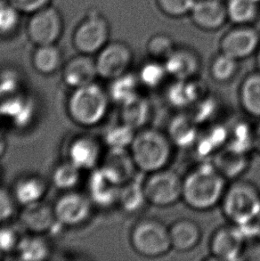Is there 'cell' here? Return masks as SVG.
Returning <instances> with one entry per match:
<instances>
[{
    "label": "cell",
    "mask_w": 260,
    "mask_h": 261,
    "mask_svg": "<svg viewBox=\"0 0 260 261\" xmlns=\"http://www.w3.org/2000/svg\"><path fill=\"white\" fill-rule=\"evenodd\" d=\"M15 253L21 260H45L51 255V246L43 234L31 233L21 238Z\"/></svg>",
    "instance_id": "83f0119b"
},
{
    "label": "cell",
    "mask_w": 260,
    "mask_h": 261,
    "mask_svg": "<svg viewBox=\"0 0 260 261\" xmlns=\"http://www.w3.org/2000/svg\"><path fill=\"white\" fill-rule=\"evenodd\" d=\"M227 182L211 161L203 162L183 176L182 201L195 212L211 211L221 203Z\"/></svg>",
    "instance_id": "7a4b0ae2"
},
{
    "label": "cell",
    "mask_w": 260,
    "mask_h": 261,
    "mask_svg": "<svg viewBox=\"0 0 260 261\" xmlns=\"http://www.w3.org/2000/svg\"><path fill=\"white\" fill-rule=\"evenodd\" d=\"M98 72L95 61L88 55L81 54L67 62L63 70V81L69 88H81L95 82Z\"/></svg>",
    "instance_id": "d6986e66"
},
{
    "label": "cell",
    "mask_w": 260,
    "mask_h": 261,
    "mask_svg": "<svg viewBox=\"0 0 260 261\" xmlns=\"http://www.w3.org/2000/svg\"><path fill=\"white\" fill-rule=\"evenodd\" d=\"M176 45L171 37L160 33L152 36L148 40L146 51L148 56L153 60L164 61L176 49Z\"/></svg>",
    "instance_id": "d590c367"
},
{
    "label": "cell",
    "mask_w": 260,
    "mask_h": 261,
    "mask_svg": "<svg viewBox=\"0 0 260 261\" xmlns=\"http://www.w3.org/2000/svg\"><path fill=\"white\" fill-rule=\"evenodd\" d=\"M56 219L61 226H81L91 218L95 205L88 194L67 191L53 205Z\"/></svg>",
    "instance_id": "ba28073f"
},
{
    "label": "cell",
    "mask_w": 260,
    "mask_h": 261,
    "mask_svg": "<svg viewBox=\"0 0 260 261\" xmlns=\"http://www.w3.org/2000/svg\"><path fill=\"white\" fill-rule=\"evenodd\" d=\"M7 148V138L5 137V135L3 133L0 132V158H2Z\"/></svg>",
    "instance_id": "f6af8a7d"
},
{
    "label": "cell",
    "mask_w": 260,
    "mask_h": 261,
    "mask_svg": "<svg viewBox=\"0 0 260 261\" xmlns=\"http://www.w3.org/2000/svg\"><path fill=\"white\" fill-rule=\"evenodd\" d=\"M175 148L166 132L148 126L137 131L129 151L139 172L149 174L169 168Z\"/></svg>",
    "instance_id": "3957f363"
},
{
    "label": "cell",
    "mask_w": 260,
    "mask_h": 261,
    "mask_svg": "<svg viewBox=\"0 0 260 261\" xmlns=\"http://www.w3.org/2000/svg\"><path fill=\"white\" fill-rule=\"evenodd\" d=\"M200 126L191 114L177 113L169 121L167 134L175 147H194L200 135Z\"/></svg>",
    "instance_id": "7402d4cb"
},
{
    "label": "cell",
    "mask_w": 260,
    "mask_h": 261,
    "mask_svg": "<svg viewBox=\"0 0 260 261\" xmlns=\"http://www.w3.org/2000/svg\"><path fill=\"white\" fill-rule=\"evenodd\" d=\"M62 61V53L56 45L37 46L32 56L33 67L42 75H51L57 72Z\"/></svg>",
    "instance_id": "f1b7e54d"
},
{
    "label": "cell",
    "mask_w": 260,
    "mask_h": 261,
    "mask_svg": "<svg viewBox=\"0 0 260 261\" xmlns=\"http://www.w3.org/2000/svg\"><path fill=\"white\" fill-rule=\"evenodd\" d=\"M120 107V121L138 131L149 126L153 114L152 105L149 99L139 95Z\"/></svg>",
    "instance_id": "603a6c76"
},
{
    "label": "cell",
    "mask_w": 260,
    "mask_h": 261,
    "mask_svg": "<svg viewBox=\"0 0 260 261\" xmlns=\"http://www.w3.org/2000/svg\"><path fill=\"white\" fill-rule=\"evenodd\" d=\"M0 177H1V172H0Z\"/></svg>",
    "instance_id": "f907efd6"
},
{
    "label": "cell",
    "mask_w": 260,
    "mask_h": 261,
    "mask_svg": "<svg viewBox=\"0 0 260 261\" xmlns=\"http://www.w3.org/2000/svg\"><path fill=\"white\" fill-rule=\"evenodd\" d=\"M257 240L259 241L260 242V228L259 231H258V236H257Z\"/></svg>",
    "instance_id": "c3c4849f"
},
{
    "label": "cell",
    "mask_w": 260,
    "mask_h": 261,
    "mask_svg": "<svg viewBox=\"0 0 260 261\" xmlns=\"http://www.w3.org/2000/svg\"><path fill=\"white\" fill-rule=\"evenodd\" d=\"M253 146L254 152L260 154V120L254 125Z\"/></svg>",
    "instance_id": "ee69618b"
},
{
    "label": "cell",
    "mask_w": 260,
    "mask_h": 261,
    "mask_svg": "<svg viewBox=\"0 0 260 261\" xmlns=\"http://www.w3.org/2000/svg\"><path fill=\"white\" fill-rule=\"evenodd\" d=\"M257 2H260V0H257Z\"/></svg>",
    "instance_id": "681fc988"
},
{
    "label": "cell",
    "mask_w": 260,
    "mask_h": 261,
    "mask_svg": "<svg viewBox=\"0 0 260 261\" xmlns=\"http://www.w3.org/2000/svg\"><path fill=\"white\" fill-rule=\"evenodd\" d=\"M87 188L88 195L95 207L110 208L118 205L121 185L114 181L100 167L90 171Z\"/></svg>",
    "instance_id": "5bb4252c"
},
{
    "label": "cell",
    "mask_w": 260,
    "mask_h": 261,
    "mask_svg": "<svg viewBox=\"0 0 260 261\" xmlns=\"http://www.w3.org/2000/svg\"><path fill=\"white\" fill-rule=\"evenodd\" d=\"M21 237L17 230L7 224L0 225V257L16 251Z\"/></svg>",
    "instance_id": "ab89813d"
},
{
    "label": "cell",
    "mask_w": 260,
    "mask_h": 261,
    "mask_svg": "<svg viewBox=\"0 0 260 261\" xmlns=\"http://www.w3.org/2000/svg\"><path fill=\"white\" fill-rule=\"evenodd\" d=\"M225 6L228 20L237 25L250 24L259 13V2L257 0H228Z\"/></svg>",
    "instance_id": "4dcf8cb0"
},
{
    "label": "cell",
    "mask_w": 260,
    "mask_h": 261,
    "mask_svg": "<svg viewBox=\"0 0 260 261\" xmlns=\"http://www.w3.org/2000/svg\"><path fill=\"white\" fill-rule=\"evenodd\" d=\"M163 14L170 17H182L190 14L196 0H156Z\"/></svg>",
    "instance_id": "f35d334b"
},
{
    "label": "cell",
    "mask_w": 260,
    "mask_h": 261,
    "mask_svg": "<svg viewBox=\"0 0 260 261\" xmlns=\"http://www.w3.org/2000/svg\"><path fill=\"white\" fill-rule=\"evenodd\" d=\"M19 219L22 227L30 233L44 234L59 226L53 206L44 201L24 206Z\"/></svg>",
    "instance_id": "2e32d148"
},
{
    "label": "cell",
    "mask_w": 260,
    "mask_h": 261,
    "mask_svg": "<svg viewBox=\"0 0 260 261\" xmlns=\"http://www.w3.org/2000/svg\"><path fill=\"white\" fill-rule=\"evenodd\" d=\"M190 15L194 24L205 31L218 30L228 20L226 6L220 0H196Z\"/></svg>",
    "instance_id": "ac0fdd59"
},
{
    "label": "cell",
    "mask_w": 260,
    "mask_h": 261,
    "mask_svg": "<svg viewBox=\"0 0 260 261\" xmlns=\"http://www.w3.org/2000/svg\"><path fill=\"white\" fill-rule=\"evenodd\" d=\"M140 174H137L120 188L118 206L127 214L139 213L149 205L144 194V176H140Z\"/></svg>",
    "instance_id": "d4e9b609"
},
{
    "label": "cell",
    "mask_w": 260,
    "mask_h": 261,
    "mask_svg": "<svg viewBox=\"0 0 260 261\" xmlns=\"http://www.w3.org/2000/svg\"><path fill=\"white\" fill-rule=\"evenodd\" d=\"M137 74L141 87L148 89L160 88L169 77L164 62L153 59L144 63Z\"/></svg>",
    "instance_id": "e575fe53"
},
{
    "label": "cell",
    "mask_w": 260,
    "mask_h": 261,
    "mask_svg": "<svg viewBox=\"0 0 260 261\" xmlns=\"http://www.w3.org/2000/svg\"><path fill=\"white\" fill-rule=\"evenodd\" d=\"M0 118H1V116H0Z\"/></svg>",
    "instance_id": "816d5d0a"
},
{
    "label": "cell",
    "mask_w": 260,
    "mask_h": 261,
    "mask_svg": "<svg viewBox=\"0 0 260 261\" xmlns=\"http://www.w3.org/2000/svg\"><path fill=\"white\" fill-rule=\"evenodd\" d=\"M222 213L248 240H257L260 228V188L250 180H233L222 199Z\"/></svg>",
    "instance_id": "6da1fadb"
},
{
    "label": "cell",
    "mask_w": 260,
    "mask_h": 261,
    "mask_svg": "<svg viewBox=\"0 0 260 261\" xmlns=\"http://www.w3.org/2000/svg\"><path fill=\"white\" fill-rule=\"evenodd\" d=\"M137 130L122 121L112 125L102 135V143L107 149H129Z\"/></svg>",
    "instance_id": "d6a6232c"
},
{
    "label": "cell",
    "mask_w": 260,
    "mask_h": 261,
    "mask_svg": "<svg viewBox=\"0 0 260 261\" xmlns=\"http://www.w3.org/2000/svg\"><path fill=\"white\" fill-rule=\"evenodd\" d=\"M129 243L134 251L144 258H160L172 250L169 226L153 218L139 219L134 224Z\"/></svg>",
    "instance_id": "5b68a950"
},
{
    "label": "cell",
    "mask_w": 260,
    "mask_h": 261,
    "mask_svg": "<svg viewBox=\"0 0 260 261\" xmlns=\"http://www.w3.org/2000/svg\"><path fill=\"white\" fill-rule=\"evenodd\" d=\"M64 31L62 14L56 7H48L32 14L27 24V35L37 46L56 45Z\"/></svg>",
    "instance_id": "9c48e42d"
},
{
    "label": "cell",
    "mask_w": 260,
    "mask_h": 261,
    "mask_svg": "<svg viewBox=\"0 0 260 261\" xmlns=\"http://www.w3.org/2000/svg\"><path fill=\"white\" fill-rule=\"evenodd\" d=\"M102 144L89 135H81L70 141L67 148V160L80 170H95L102 158Z\"/></svg>",
    "instance_id": "7c38bea8"
},
{
    "label": "cell",
    "mask_w": 260,
    "mask_h": 261,
    "mask_svg": "<svg viewBox=\"0 0 260 261\" xmlns=\"http://www.w3.org/2000/svg\"><path fill=\"white\" fill-rule=\"evenodd\" d=\"M164 64L169 77L177 81L197 78L201 69L199 55L187 47H176Z\"/></svg>",
    "instance_id": "e0dca14e"
},
{
    "label": "cell",
    "mask_w": 260,
    "mask_h": 261,
    "mask_svg": "<svg viewBox=\"0 0 260 261\" xmlns=\"http://www.w3.org/2000/svg\"><path fill=\"white\" fill-rule=\"evenodd\" d=\"M95 61L98 77L110 82L130 71L133 52L125 43L109 42L96 54Z\"/></svg>",
    "instance_id": "30bf717a"
},
{
    "label": "cell",
    "mask_w": 260,
    "mask_h": 261,
    "mask_svg": "<svg viewBox=\"0 0 260 261\" xmlns=\"http://www.w3.org/2000/svg\"><path fill=\"white\" fill-rule=\"evenodd\" d=\"M241 108L248 116L260 120V71L244 77L239 88Z\"/></svg>",
    "instance_id": "484cf974"
},
{
    "label": "cell",
    "mask_w": 260,
    "mask_h": 261,
    "mask_svg": "<svg viewBox=\"0 0 260 261\" xmlns=\"http://www.w3.org/2000/svg\"><path fill=\"white\" fill-rule=\"evenodd\" d=\"M192 108L194 109V113H191V115L200 126L202 123L211 121V119L218 113L219 105L218 99L207 95L198 101Z\"/></svg>",
    "instance_id": "74e56055"
},
{
    "label": "cell",
    "mask_w": 260,
    "mask_h": 261,
    "mask_svg": "<svg viewBox=\"0 0 260 261\" xmlns=\"http://www.w3.org/2000/svg\"><path fill=\"white\" fill-rule=\"evenodd\" d=\"M112 100L107 89L95 82L75 88L67 100L68 116L83 127H96L109 113Z\"/></svg>",
    "instance_id": "277c9868"
},
{
    "label": "cell",
    "mask_w": 260,
    "mask_h": 261,
    "mask_svg": "<svg viewBox=\"0 0 260 261\" xmlns=\"http://www.w3.org/2000/svg\"><path fill=\"white\" fill-rule=\"evenodd\" d=\"M144 189L149 205L170 207L182 201L183 176L169 167L144 174Z\"/></svg>",
    "instance_id": "8992f818"
},
{
    "label": "cell",
    "mask_w": 260,
    "mask_h": 261,
    "mask_svg": "<svg viewBox=\"0 0 260 261\" xmlns=\"http://www.w3.org/2000/svg\"><path fill=\"white\" fill-rule=\"evenodd\" d=\"M140 82L137 73L128 71L118 78L110 81L107 89L112 102L121 106L140 94Z\"/></svg>",
    "instance_id": "4316f807"
},
{
    "label": "cell",
    "mask_w": 260,
    "mask_h": 261,
    "mask_svg": "<svg viewBox=\"0 0 260 261\" xmlns=\"http://www.w3.org/2000/svg\"><path fill=\"white\" fill-rule=\"evenodd\" d=\"M169 228L171 247L174 251L187 252L193 251L200 244L202 232L198 223L193 219H177Z\"/></svg>",
    "instance_id": "44dd1931"
},
{
    "label": "cell",
    "mask_w": 260,
    "mask_h": 261,
    "mask_svg": "<svg viewBox=\"0 0 260 261\" xmlns=\"http://www.w3.org/2000/svg\"><path fill=\"white\" fill-rule=\"evenodd\" d=\"M246 238L238 226L232 224L215 230L210 239V255L218 260H238L246 246Z\"/></svg>",
    "instance_id": "8fae6325"
},
{
    "label": "cell",
    "mask_w": 260,
    "mask_h": 261,
    "mask_svg": "<svg viewBox=\"0 0 260 261\" xmlns=\"http://www.w3.org/2000/svg\"><path fill=\"white\" fill-rule=\"evenodd\" d=\"M254 126L246 121H238L228 127V138L225 147L236 152L250 153L254 151Z\"/></svg>",
    "instance_id": "f546056e"
},
{
    "label": "cell",
    "mask_w": 260,
    "mask_h": 261,
    "mask_svg": "<svg viewBox=\"0 0 260 261\" xmlns=\"http://www.w3.org/2000/svg\"><path fill=\"white\" fill-rule=\"evenodd\" d=\"M99 167L121 186L140 173L129 149H107Z\"/></svg>",
    "instance_id": "9a60e30c"
},
{
    "label": "cell",
    "mask_w": 260,
    "mask_h": 261,
    "mask_svg": "<svg viewBox=\"0 0 260 261\" xmlns=\"http://www.w3.org/2000/svg\"><path fill=\"white\" fill-rule=\"evenodd\" d=\"M20 14L10 3L0 7V35H9L17 29Z\"/></svg>",
    "instance_id": "60d3db41"
},
{
    "label": "cell",
    "mask_w": 260,
    "mask_h": 261,
    "mask_svg": "<svg viewBox=\"0 0 260 261\" xmlns=\"http://www.w3.org/2000/svg\"><path fill=\"white\" fill-rule=\"evenodd\" d=\"M51 0H9V3L20 13L34 14L50 6Z\"/></svg>",
    "instance_id": "7bdbcfd3"
},
{
    "label": "cell",
    "mask_w": 260,
    "mask_h": 261,
    "mask_svg": "<svg viewBox=\"0 0 260 261\" xmlns=\"http://www.w3.org/2000/svg\"><path fill=\"white\" fill-rule=\"evenodd\" d=\"M25 93L20 75L14 71H2L0 74V102Z\"/></svg>",
    "instance_id": "8d00e7d4"
},
{
    "label": "cell",
    "mask_w": 260,
    "mask_h": 261,
    "mask_svg": "<svg viewBox=\"0 0 260 261\" xmlns=\"http://www.w3.org/2000/svg\"><path fill=\"white\" fill-rule=\"evenodd\" d=\"M260 46V36L255 29L242 25L229 31L222 38V53L241 61L257 52Z\"/></svg>",
    "instance_id": "4fadbf2b"
},
{
    "label": "cell",
    "mask_w": 260,
    "mask_h": 261,
    "mask_svg": "<svg viewBox=\"0 0 260 261\" xmlns=\"http://www.w3.org/2000/svg\"><path fill=\"white\" fill-rule=\"evenodd\" d=\"M110 25L102 14L91 13L74 32L73 45L83 55H95L109 43Z\"/></svg>",
    "instance_id": "52a82bcc"
},
{
    "label": "cell",
    "mask_w": 260,
    "mask_h": 261,
    "mask_svg": "<svg viewBox=\"0 0 260 261\" xmlns=\"http://www.w3.org/2000/svg\"><path fill=\"white\" fill-rule=\"evenodd\" d=\"M17 204L13 192L0 187V225L7 224L14 217Z\"/></svg>",
    "instance_id": "b9f144b4"
},
{
    "label": "cell",
    "mask_w": 260,
    "mask_h": 261,
    "mask_svg": "<svg viewBox=\"0 0 260 261\" xmlns=\"http://www.w3.org/2000/svg\"><path fill=\"white\" fill-rule=\"evenodd\" d=\"M257 71H260V46L257 51Z\"/></svg>",
    "instance_id": "bcb514c9"
},
{
    "label": "cell",
    "mask_w": 260,
    "mask_h": 261,
    "mask_svg": "<svg viewBox=\"0 0 260 261\" xmlns=\"http://www.w3.org/2000/svg\"><path fill=\"white\" fill-rule=\"evenodd\" d=\"M238 71L239 61L222 52L212 60L210 67L211 78L220 84H225L232 81Z\"/></svg>",
    "instance_id": "836d02e7"
},
{
    "label": "cell",
    "mask_w": 260,
    "mask_h": 261,
    "mask_svg": "<svg viewBox=\"0 0 260 261\" xmlns=\"http://www.w3.org/2000/svg\"><path fill=\"white\" fill-rule=\"evenodd\" d=\"M81 171L67 160L55 167L51 175L52 183L59 190L64 192L74 190L81 182Z\"/></svg>",
    "instance_id": "1f68e13d"
},
{
    "label": "cell",
    "mask_w": 260,
    "mask_h": 261,
    "mask_svg": "<svg viewBox=\"0 0 260 261\" xmlns=\"http://www.w3.org/2000/svg\"><path fill=\"white\" fill-rule=\"evenodd\" d=\"M48 190L46 180L39 175L21 176L14 184L13 194L22 207L44 201Z\"/></svg>",
    "instance_id": "cb8c5ba5"
},
{
    "label": "cell",
    "mask_w": 260,
    "mask_h": 261,
    "mask_svg": "<svg viewBox=\"0 0 260 261\" xmlns=\"http://www.w3.org/2000/svg\"><path fill=\"white\" fill-rule=\"evenodd\" d=\"M211 162L227 181L242 178L250 166V153L236 152L224 147L217 152Z\"/></svg>",
    "instance_id": "ffe728a7"
},
{
    "label": "cell",
    "mask_w": 260,
    "mask_h": 261,
    "mask_svg": "<svg viewBox=\"0 0 260 261\" xmlns=\"http://www.w3.org/2000/svg\"><path fill=\"white\" fill-rule=\"evenodd\" d=\"M7 4H9V0H0V7H3Z\"/></svg>",
    "instance_id": "7dc6e473"
}]
</instances>
